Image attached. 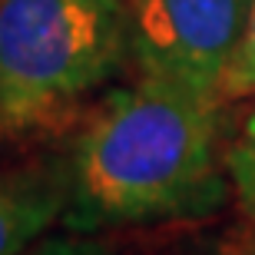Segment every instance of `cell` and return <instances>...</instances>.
<instances>
[{
	"label": "cell",
	"mask_w": 255,
	"mask_h": 255,
	"mask_svg": "<svg viewBox=\"0 0 255 255\" xmlns=\"http://www.w3.org/2000/svg\"><path fill=\"white\" fill-rule=\"evenodd\" d=\"M66 232L206 219L229 199L219 96L159 76L113 90L70 152Z\"/></svg>",
	"instance_id": "cell-1"
},
{
	"label": "cell",
	"mask_w": 255,
	"mask_h": 255,
	"mask_svg": "<svg viewBox=\"0 0 255 255\" xmlns=\"http://www.w3.org/2000/svg\"><path fill=\"white\" fill-rule=\"evenodd\" d=\"M129 60L126 0H0V123L47 129Z\"/></svg>",
	"instance_id": "cell-2"
},
{
	"label": "cell",
	"mask_w": 255,
	"mask_h": 255,
	"mask_svg": "<svg viewBox=\"0 0 255 255\" xmlns=\"http://www.w3.org/2000/svg\"><path fill=\"white\" fill-rule=\"evenodd\" d=\"M129 60L139 76H159L196 93L222 96L246 37L252 0H126Z\"/></svg>",
	"instance_id": "cell-3"
},
{
	"label": "cell",
	"mask_w": 255,
	"mask_h": 255,
	"mask_svg": "<svg viewBox=\"0 0 255 255\" xmlns=\"http://www.w3.org/2000/svg\"><path fill=\"white\" fill-rule=\"evenodd\" d=\"M70 189V156L0 172V255H23L53 222H63Z\"/></svg>",
	"instance_id": "cell-4"
},
{
	"label": "cell",
	"mask_w": 255,
	"mask_h": 255,
	"mask_svg": "<svg viewBox=\"0 0 255 255\" xmlns=\"http://www.w3.org/2000/svg\"><path fill=\"white\" fill-rule=\"evenodd\" d=\"M226 162H229V179L246 219L255 226V106L246 116V123L239 129V136L232 139V146L226 149Z\"/></svg>",
	"instance_id": "cell-5"
},
{
	"label": "cell",
	"mask_w": 255,
	"mask_h": 255,
	"mask_svg": "<svg viewBox=\"0 0 255 255\" xmlns=\"http://www.w3.org/2000/svg\"><path fill=\"white\" fill-rule=\"evenodd\" d=\"M255 93V0H252V13H249V27L246 37L239 43V53L229 66L222 96H252Z\"/></svg>",
	"instance_id": "cell-6"
},
{
	"label": "cell",
	"mask_w": 255,
	"mask_h": 255,
	"mask_svg": "<svg viewBox=\"0 0 255 255\" xmlns=\"http://www.w3.org/2000/svg\"><path fill=\"white\" fill-rule=\"evenodd\" d=\"M23 255H116V249L110 242H103V239H96V236L63 232V236H43Z\"/></svg>",
	"instance_id": "cell-7"
},
{
	"label": "cell",
	"mask_w": 255,
	"mask_h": 255,
	"mask_svg": "<svg viewBox=\"0 0 255 255\" xmlns=\"http://www.w3.org/2000/svg\"><path fill=\"white\" fill-rule=\"evenodd\" d=\"M196 255H255V226L252 232H229V236L212 239Z\"/></svg>",
	"instance_id": "cell-8"
}]
</instances>
